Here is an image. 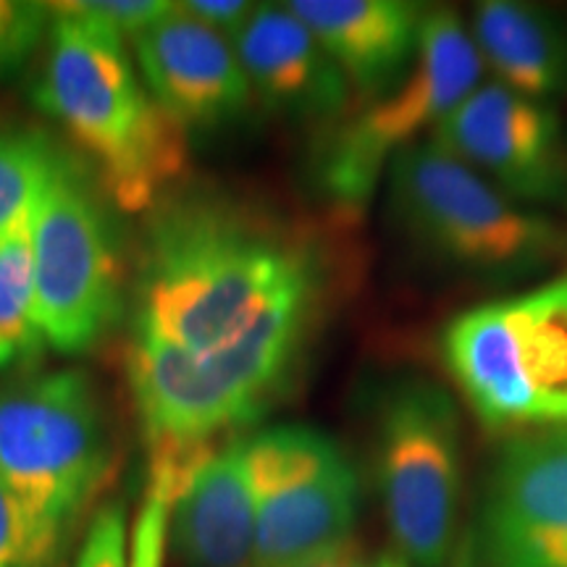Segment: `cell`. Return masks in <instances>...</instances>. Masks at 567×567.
<instances>
[{
    "instance_id": "cell-20",
    "label": "cell",
    "mask_w": 567,
    "mask_h": 567,
    "mask_svg": "<svg viewBox=\"0 0 567 567\" xmlns=\"http://www.w3.org/2000/svg\"><path fill=\"white\" fill-rule=\"evenodd\" d=\"M189 452H151L147 486L142 492V502L130 530V565L126 567H166V549L172 544L168 542L172 509Z\"/></svg>"
},
{
    "instance_id": "cell-17",
    "label": "cell",
    "mask_w": 567,
    "mask_h": 567,
    "mask_svg": "<svg viewBox=\"0 0 567 567\" xmlns=\"http://www.w3.org/2000/svg\"><path fill=\"white\" fill-rule=\"evenodd\" d=\"M471 38L492 82L549 103L567 95V21L520 0H484L473 9Z\"/></svg>"
},
{
    "instance_id": "cell-2",
    "label": "cell",
    "mask_w": 567,
    "mask_h": 567,
    "mask_svg": "<svg viewBox=\"0 0 567 567\" xmlns=\"http://www.w3.org/2000/svg\"><path fill=\"white\" fill-rule=\"evenodd\" d=\"M48 6L53 24L34 103L97 163L118 208L147 210L184 172L187 132L153 101L116 32L69 3Z\"/></svg>"
},
{
    "instance_id": "cell-26",
    "label": "cell",
    "mask_w": 567,
    "mask_h": 567,
    "mask_svg": "<svg viewBox=\"0 0 567 567\" xmlns=\"http://www.w3.org/2000/svg\"><path fill=\"white\" fill-rule=\"evenodd\" d=\"M363 563V549H360L358 538H344V542L334 544V547L316 551V555L297 559V563L281 565V567H358Z\"/></svg>"
},
{
    "instance_id": "cell-19",
    "label": "cell",
    "mask_w": 567,
    "mask_h": 567,
    "mask_svg": "<svg viewBox=\"0 0 567 567\" xmlns=\"http://www.w3.org/2000/svg\"><path fill=\"white\" fill-rule=\"evenodd\" d=\"M61 147L38 130H0V243L32 224Z\"/></svg>"
},
{
    "instance_id": "cell-6",
    "label": "cell",
    "mask_w": 567,
    "mask_h": 567,
    "mask_svg": "<svg viewBox=\"0 0 567 567\" xmlns=\"http://www.w3.org/2000/svg\"><path fill=\"white\" fill-rule=\"evenodd\" d=\"M481 84L484 63L471 27L452 9L425 11L408 74L323 137L313 161L318 193L344 213L363 210L396 155L421 142V134L431 137Z\"/></svg>"
},
{
    "instance_id": "cell-5",
    "label": "cell",
    "mask_w": 567,
    "mask_h": 567,
    "mask_svg": "<svg viewBox=\"0 0 567 567\" xmlns=\"http://www.w3.org/2000/svg\"><path fill=\"white\" fill-rule=\"evenodd\" d=\"M373 467L394 551L410 567H450L463 530V421L425 375H396L375 405Z\"/></svg>"
},
{
    "instance_id": "cell-4",
    "label": "cell",
    "mask_w": 567,
    "mask_h": 567,
    "mask_svg": "<svg viewBox=\"0 0 567 567\" xmlns=\"http://www.w3.org/2000/svg\"><path fill=\"white\" fill-rule=\"evenodd\" d=\"M439 354L486 429L567 425V274L457 313Z\"/></svg>"
},
{
    "instance_id": "cell-1",
    "label": "cell",
    "mask_w": 567,
    "mask_h": 567,
    "mask_svg": "<svg viewBox=\"0 0 567 567\" xmlns=\"http://www.w3.org/2000/svg\"><path fill=\"white\" fill-rule=\"evenodd\" d=\"M326 292L313 239L221 197H179L147 226L134 334L189 354L308 350Z\"/></svg>"
},
{
    "instance_id": "cell-18",
    "label": "cell",
    "mask_w": 567,
    "mask_h": 567,
    "mask_svg": "<svg viewBox=\"0 0 567 567\" xmlns=\"http://www.w3.org/2000/svg\"><path fill=\"white\" fill-rule=\"evenodd\" d=\"M45 344L32 271V224L0 243V371L34 360Z\"/></svg>"
},
{
    "instance_id": "cell-27",
    "label": "cell",
    "mask_w": 567,
    "mask_h": 567,
    "mask_svg": "<svg viewBox=\"0 0 567 567\" xmlns=\"http://www.w3.org/2000/svg\"><path fill=\"white\" fill-rule=\"evenodd\" d=\"M358 567H410V565L400 555H396L394 549H384V551H379V555L363 557V563H360Z\"/></svg>"
},
{
    "instance_id": "cell-12",
    "label": "cell",
    "mask_w": 567,
    "mask_h": 567,
    "mask_svg": "<svg viewBox=\"0 0 567 567\" xmlns=\"http://www.w3.org/2000/svg\"><path fill=\"white\" fill-rule=\"evenodd\" d=\"M429 140L513 200L567 210V132L555 105L484 82Z\"/></svg>"
},
{
    "instance_id": "cell-16",
    "label": "cell",
    "mask_w": 567,
    "mask_h": 567,
    "mask_svg": "<svg viewBox=\"0 0 567 567\" xmlns=\"http://www.w3.org/2000/svg\"><path fill=\"white\" fill-rule=\"evenodd\" d=\"M287 9L313 32L363 103L408 74L425 19L423 6L405 0H289Z\"/></svg>"
},
{
    "instance_id": "cell-25",
    "label": "cell",
    "mask_w": 567,
    "mask_h": 567,
    "mask_svg": "<svg viewBox=\"0 0 567 567\" xmlns=\"http://www.w3.org/2000/svg\"><path fill=\"white\" fill-rule=\"evenodd\" d=\"M182 9L234 45V40L250 24L258 3H247V0H187V3H182Z\"/></svg>"
},
{
    "instance_id": "cell-14",
    "label": "cell",
    "mask_w": 567,
    "mask_h": 567,
    "mask_svg": "<svg viewBox=\"0 0 567 567\" xmlns=\"http://www.w3.org/2000/svg\"><path fill=\"white\" fill-rule=\"evenodd\" d=\"M234 53L252 95L276 116L334 126L350 109L352 87L342 69L287 3H258Z\"/></svg>"
},
{
    "instance_id": "cell-24",
    "label": "cell",
    "mask_w": 567,
    "mask_h": 567,
    "mask_svg": "<svg viewBox=\"0 0 567 567\" xmlns=\"http://www.w3.org/2000/svg\"><path fill=\"white\" fill-rule=\"evenodd\" d=\"M69 6L97 21V24H103L105 30L116 32L122 40H132L166 17L174 3H163V0H84V3Z\"/></svg>"
},
{
    "instance_id": "cell-10",
    "label": "cell",
    "mask_w": 567,
    "mask_h": 567,
    "mask_svg": "<svg viewBox=\"0 0 567 567\" xmlns=\"http://www.w3.org/2000/svg\"><path fill=\"white\" fill-rule=\"evenodd\" d=\"M255 499V567H281L354 536L363 486L350 455L313 425L243 436Z\"/></svg>"
},
{
    "instance_id": "cell-23",
    "label": "cell",
    "mask_w": 567,
    "mask_h": 567,
    "mask_svg": "<svg viewBox=\"0 0 567 567\" xmlns=\"http://www.w3.org/2000/svg\"><path fill=\"white\" fill-rule=\"evenodd\" d=\"M130 515L122 499L97 505L84 528L82 547L71 567H126L130 565Z\"/></svg>"
},
{
    "instance_id": "cell-9",
    "label": "cell",
    "mask_w": 567,
    "mask_h": 567,
    "mask_svg": "<svg viewBox=\"0 0 567 567\" xmlns=\"http://www.w3.org/2000/svg\"><path fill=\"white\" fill-rule=\"evenodd\" d=\"M38 321L61 354L90 352L122 313V264L95 189L61 153L32 213Z\"/></svg>"
},
{
    "instance_id": "cell-3",
    "label": "cell",
    "mask_w": 567,
    "mask_h": 567,
    "mask_svg": "<svg viewBox=\"0 0 567 567\" xmlns=\"http://www.w3.org/2000/svg\"><path fill=\"white\" fill-rule=\"evenodd\" d=\"M384 179L396 231L425 260L450 271L517 281L567 252V231L549 213L513 200L434 140L402 151Z\"/></svg>"
},
{
    "instance_id": "cell-22",
    "label": "cell",
    "mask_w": 567,
    "mask_h": 567,
    "mask_svg": "<svg viewBox=\"0 0 567 567\" xmlns=\"http://www.w3.org/2000/svg\"><path fill=\"white\" fill-rule=\"evenodd\" d=\"M53 11L32 0H0V76L27 66L45 34H51Z\"/></svg>"
},
{
    "instance_id": "cell-21",
    "label": "cell",
    "mask_w": 567,
    "mask_h": 567,
    "mask_svg": "<svg viewBox=\"0 0 567 567\" xmlns=\"http://www.w3.org/2000/svg\"><path fill=\"white\" fill-rule=\"evenodd\" d=\"M71 538L0 481V567H63Z\"/></svg>"
},
{
    "instance_id": "cell-15",
    "label": "cell",
    "mask_w": 567,
    "mask_h": 567,
    "mask_svg": "<svg viewBox=\"0 0 567 567\" xmlns=\"http://www.w3.org/2000/svg\"><path fill=\"white\" fill-rule=\"evenodd\" d=\"M168 542L182 567H255V499L243 436L189 452Z\"/></svg>"
},
{
    "instance_id": "cell-11",
    "label": "cell",
    "mask_w": 567,
    "mask_h": 567,
    "mask_svg": "<svg viewBox=\"0 0 567 567\" xmlns=\"http://www.w3.org/2000/svg\"><path fill=\"white\" fill-rule=\"evenodd\" d=\"M450 567H567V425L494 446Z\"/></svg>"
},
{
    "instance_id": "cell-7",
    "label": "cell",
    "mask_w": 567,
    "mask_h": 567,
    "mask_svg": "<svg viewBox=\"0 0 567 567\" xmlns=\"http://www.w3.org/2000/svg\"><path fill=\"white\" fill-rule=\"evenodd\" d=\"M113 476L116 452L87 373H40L0 392V481L71 542Z\"/></svg>"
},
{
    "instance_id": "cell-8",
    "label": "cell",
    "mask_w": 567,
    "mask_h": 567,
    "mask_svg": "<svg viewBox=\"0 0 567 567\" xmlns=\"http://www.w3.org/2000/svg\"><path fill=\"white\" fill-rule=\"evenodd\" d=\"M302 347L250 344L189 354L134 334L126 375L151 452H189L258 421L292 384Z\"/></svg>"
},
{
    "instance_id": "cell-13",
    "label": "cell",
    "mask_w": 567,
    "mask_h": 567,
    "mask_svg": "<svg viewBox=\"0 0 567 567\" xmlns=\"http://www.w3.org/2000/svg\"><path fill=\"white\" fill-rule=\"evenodd\" d=\"M134 66L161 111L187 130H216L252 101L234 45L174 3L166 17L132 38Z\"/></svg>"
}]
</instances>
